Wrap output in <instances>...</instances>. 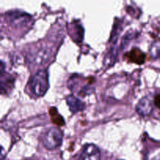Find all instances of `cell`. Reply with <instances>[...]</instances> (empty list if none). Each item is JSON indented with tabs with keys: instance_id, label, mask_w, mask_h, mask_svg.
I'll list each match as a JSON object with an SVG mask.
<instances>
[{
	"instance_id": "9c48e42d",
	"label": "cell",
	"mask_w": 160,
	"mask_h": 160,
	"mask_svg": "<svg viewBox=\"0 0 160 160\" xmlns=\"http://www.w3.org/2000/svg\"><path fill=\"white\" fill-rule=\"evenodd\" d=\"M1 74H3L1 75V93L2 94L9 93L13 88L14 79L10 75H5L3 72H1Z\"/></svg>"
},
{
	"instance_id": "30bf717a",
	"label": "cell",
	"mask_w": 160,
	"mask_h": 160,
	"mask_svg": "<svg viewBox=\"0 0 160 160\" xmlns=\"http://www.w3.org/2000/svg\"><path fill=\"white\" fill-rule=\"evenodd\" d=\"M154 103H155V105H156L157 108H160V93L156 96L154 100Z\"/></svg>"
},
{
	"instance_id": "ba28073f",
	"label": "cell",
	"mask_w": 160,
	"mask_h": 160,
	"mask_svg": "<svg viewBox=\"0 0 160 160\" xmlns=\"http://www.w3.org/2000/svg\"><path fill=\"white\" fill-rule=\"evenodd\" d=\"M127 57L130 61L135 64H142L145 62V54L143 52L141 51L139 49L134 48L132 50L127 53Z\"/></svg>"
},
{
	"instance_id": "8992f818",
	"label": "cell",
	"mask_w": 160,
	"mask_h": 160,
	"mask_svg": "<svg viewBox=\"0 0 160 160\" xmlns=\"http://www.w3.org/2000/svg\"><path fill=\"white\" fill-rule=\"evenodd\" d=\"M67 104L70 108V111L72 113H78L79 111H82L85 108V104L83 101H81L80 99L76 97L73 95H70L66 99Z\"/></svg>"
},
{
	"instance_id": "6da1fadb",
	"label": "cell",
	"mask_w": 160,
	"mask_h": 160,
	"mask_svg": "<svg viewBox=\"0 0 160 160\" xmlns=\"http://www.w3.org/2000/svg\"><path fill=\"white\" fill-rule=\"evenodd\" d=\"M28 86L33 95L37 97H43L49 87L48 74L46 70H40L31 77Z\"/></svg>"
},
{
	"instance_id": "5b68a950",
	"label": "cell",
	"mask_w": 160,
	"mask_h": 160,
	"mask_svg": "<svg viewBox=\"0 0 160 160\" xmlns=\"http://www.w3.org/2000/svg\"><path fill=\"white\" fill-rule=\"evenodd\" d=\"M136 111L141 116H147L152 111V102L148 97L141 99L136 106Z\"/></svg>"
},
{
	"instance_id": "277c9868",
	"label": "cell",
	"mask_w": 160,
	"mask_h": 160,
	"mask_svg": "<svg viewBox=\"0 0 160 160\" xmlns=\"http://www.w3.org/2000/svg\"><path fill=\"white\" fill-rule=\"evenodd\" d=\"M101 152L95 144H88L84 146L80 160H100Z\"/></svg>"
},
{
	"instance_id": "3957f363",
	"label": "cell",
	"mask_w": 160,
	"mask_h": 160,
	"mask_svg": "<svg viewBox=\"0 0 160 160\" xmlns=\"http://www.w3.org/2000/svg\"><path fill=\"white\" fill-rule=\"evenodd\" d=\"M8 21L13 26H22L27 24L31 20V17L29 14L20 11H11L6 14Z\"/></svg>"
},
{
	"instance_id": "7a4b0ae2",
	"label": "cell",
	"mask_w": 160,
	"mask_h": 160,
	"mask_svg": "<svg viewBox=\"0 0 160 160\" xmlns=\"http://www.w3.org/2000/svg\"><path fill=\"white\" fill-rule=\"evenodd\" d=\"M63 133L56 127L48 129L43 135L42 142L44 147L48 150H54L62 144Z\"/></svg>"
},
{
	"instance_id": "52a82bcc",
	"label": "cell",
	"mask_w": 160,
	"mask_h": 160,
	"mask_svg": "<svg viewBox=\"0 0 160 160\" xmlns=\"http://www.w3.org/2000/svg\"><path fill=\"white\" fill-rule=\"evenodd\" d=\"M30 61L34 64H41L42 62L47 61L49 56L48 52L47 50L44 49H39L34 53L30 54Z\"/></svg>"
},
{
	"instance_id": "8fae6325",
	"label": "cell",
	"mask_w": 160,
	"mask_h": 160,
	"mask_svg": "<svg viewBox=\"0 0 160 160\" xmlns=\"http://www.w3.org/2000/svg\"><path fill=\"white\" fill-rule=\"evenodd\" d=\"M28 160H31V159H28Z\"/></svg>"
}]
</instances>
